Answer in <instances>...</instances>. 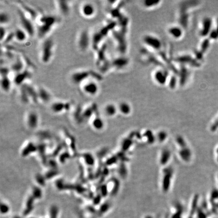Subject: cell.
Returning a JSON list of instances; mask_svg holds the SVG:
<instances>
[{
  "instance_id": "1",
  "label": "cell",
  "mask_w": 218,
  "mask_h": 218,
  "mask_svg": "<svg viewBox=\"0 0 218 218\" xmlns=\"http://www.w3.org/2000/svg\"><path fill=\"white\" fill-rule=\"evenodd\" d=\"M36 21L37 22L36 35L39 38L42 39H44L48 37V35L58 22V20L56 17L50 15H38Z\"/></svg>"
},
{
  "instance_id": "2",
  "label": "cell",
  "mask_w": 218,
  "mask_h": 218,
  "mask_svg": "<svg viewBox=\"0 0 218 218\" xmlns=\"http://www.w3.org/2000/svg\"><path fill=\"white\" fill-rule=\"evenodd\" d=\"M99 80L100 77L98 74L92 70H80L73 72L70 76V80L73 84L81 85L83 83L90 79Z\"/></svg>"
},
{
  "instance_id": "3",
  "label": "cell",
  "mask_w": 218,
  "mask_h": 218,
  "mask_svg": "<svg viewBox=\"0 0 218 218\" xmlns=\"http://www.w3.org/2000/svg\"><path fill=\"white\" fill-rule=\"evenodd\" d=\"M55 42L51 37L44 38L40 48V58L41 61L44 64L49 63L53 59L54 54Z\"/></svg>"
},
{
  "instance_id": "4",
  "label": "cell",
  "mask_w": 218,
  "mask_h": 218,
  "mask_svg": "<svg viewBox=\"0 0 218 218\" xmlns=\"http://www.w3.org/2000/svg\"><path fill=\"white\" fill-rule=\"evenodd\" d=\"M17 13L21 25L20 27L27 33L29 36L33 37L36 34V27L33 23V20L21 8H19L17 10Z\"/></svg>"
},
{
  "instance_id": "5",
  "label": "cell",
  "mask_w": 218,
  "mask_h": 218,
  "mask_svg": "<svg viewBox=\"0 0 218 218\" xmlns=\"http://www.w3.org/2000/svg\"><path fill=\"white\" fill-rule=\"evenodd\" d=\"M76 44L78 49L82 53L88 51L91 46V36L88 29H82L78 33Z\"/></svg>"
},
{
  "instance_id": "6",
  "label": "cell",
  "mask_w": 218,
  "mask_h": 218,
  "mask_svg": "<svg viewBox=\"0 0 218 218\" xmlns=\"http://www.w3.org/2000/svg\"><path fill=\"white\" fill-rule=\"evenodd\" d=\"M80 87L83 93L91 97L97 95L99 91V86L97 81L93 78L83 83Z\"/></svg>"
},
{
  "instance_id": "7",
  "label": "cell",
  "mask_w": 218,
  "mask_h": 218,
  "mask_svg": "<svg viewBox=\"0 0 218 218\" xmlns=\"http://www.w3.org/2000/svg\"><path fill=\"white\" fill-rule=\"evenodd\" d=\"M81 15L86 18L93 17L96 13V9L94 4L91 2H86L81 4L80 7Z\"/></svg>"
},
{
  "instance_id": "8",
  "label": "cell",
  "mask_w": 218,
  "mask_h": 218,
  "mask_svg": "<svg viewBox=\"0 0 218 218\" xmlns=\"http://www.w3.org/2000/svg\"><path fill=\"white\" fill-rule=\"evenodd\" d=\"M32 77V74L29 70L26 68L22 72L16 74L13 79V82L16 85L19 87L27 83Z\"/></svg>"
},
{
  "instance_id": "9",
  "label": "cell",
  "mask_w": 218,
  "mask_h": 218,
  "mask_svg": "<svg viewBox=\"0 0 218 218\" xmlns=\"http://www.w3.org/2000/svg\"><path fill=\"white\" fill-rule=\"evenodd\" d=\"M56 9L62 15L67 16L70 13L71 6L70 2L68 1H55Z\"/></svg>"
},
{
  "instance_id": "10",
  "label": "cell",
  "mask_w": 218,
  "mask_h": 218,
  "mask_svg": "<svg viewBox=\"0 0 218 218\" xmlns=\"http://www.w3.org/2000/svg\"><path fill=\"white\" fill-rule=\"evenodd\" d=\"M10 69L11 71L15 73V74L22 72L26 69L24 61L20 57H17L14 62L12 64Z\"/></svg>"
},
{
  "instance_id": "11",
  "label": "cell",
  "mask_w": 218,
  "mask_h": 218,
  "mask_svg": "<svg viewBox=\"0 0 218 218\" xmlns=\"http://www.w3.org/2000/svg\"><path fill=\"white\" fill-rule=\"evenodd\" d=\"M39 101L43 103H49L52 99V94L50 91L43 86H39L37 88Z\"/></svg>"
},
{
  "instance_id": "12",
  "label": "cell",
  "mask_w": 218,
  "mask_h": 218,
  "mask_svg": "<svg viewBox=\"0 0 218 218\" xmlns=\"http://www.w3.org/2000/svg\"><path fill=\"white\" fill-rule=\"evenodd\" d=\"M145 43L153 49L158 50L161 47L162 43L158 38L151 36H146L144 38Z\"/></svg>"
},
{
  "instance_id": "13",
  "label": "cell",
  "mask_w": 218,
  "mask_h": 218,
  "mask_svg": "<svg viewBox=\"0 0 218 218\" xmlns=\"http://www.w3.org/2000/svg\"><path fill=\"white\" fill-rule=\"evenodd\" d=\"M13 33L14 40L20 42H24L29 36L27 33L21 27H18L15 29Z\"/></svg>"
},
{
  "instance_id": "14",
  "label": "cell",
  "mask_w": 218,
  "mask_h": 218,
  "mask_svg": "<svg viewBox=\"0 0 218 218\" xmlns=\"http://www.w3.org/2000/svg\"><path fill=\"white\" fill-rule=\"evenodd\" d=\"M70 107V104L69 102L64 103L58 101L55 102L52 104L51 110L55 113H60L66 109H69Z\"/></svg>"
},
{
  "instance_id": "15",
  "label": "cell",
  "mask_w": 218,
  "mask_h": 218,
  "mask_svg": "<svg viewBox=\"0 0 218 218\" xmlns=\"http://www.w3.org/2000/svg\"><path fill=\"white\" fill-rule=\"evenodd\" d=\"M1 88L4 93H8L11 88L12 81L10 79L9 75L1 76Z\"/></svg>"
},
{
  "instance_id": "16",
  "label": "cell",
  "mask_w": 218,
  "mask_h": 218,
  "mask_svg": "<svg viewBox=\"0 0 218 218\" xmlns=\"http://www.w3.org/2000/svg\"><path fill=\"white\" fill-rule=\"evenodd\" d=\"M167 73L162 70H158L155 72L154 75L155 79L160 84H164L167 80Z\"/></svg>"
},
{
  "instance_id": "17",
  "label": "cell",
  "mask_w": 218,
  "mask_h": 218,
  "mask_svg": "<svg viewBox=\"0 0 218 218\" xmlns=\"http://www.w3.org/2000/svg\"><path fill=\"white\" fill-rule=\"evenodd\" d=\"M168 32L173 37L176 39L180 38L183 34L182 29L178 26H172L169 28Z\"/></svg>"
},
{
  "instance_id": "18",
  "label": "cell",
  "mask_w": 218,
  "mask_h": 218,
  "mask_svg": "<svg viewBox=\"0 0 218 218\" xmlns=\"http://www.w3.org/2000/svg\"><path fill=\"white\" fill-rule=\"evenodd\" d=\"M27 120L28 124L31 127L33 125H36L38 121V116L36 113L33 111L29 112L27 116Z\"/></svg>"
},
{
  "instance_id": "19",
  "label": "cell",
  "mask_w": 218,
  "mask_h": 218,
  "mask_svg": "<svg viewBox=\"0 0 218 218\" xmlns=\"http://www.w3.org/2000/svg\"><path fill=\"white\" fill-rule=\"evenodd\" d=\"M19 93L21 101L23 103H28L30 102V100L29 98V96L23 85L20 86Z\"/></svg>"
},
{
  "instance_id": "20",
  "label": "cell",
  "mask_w": 218,
  "mask_h": 218,
  "mask_svg": "<svg viewBox=\"0 0 218 218\" xmlns=\"http://www.w3.org/2000/svg\"><path fill=\"white\" fill-rule=\"evenodd\" d=\"M11 21V17L7 12L1 11L0 13V23L1 26H5L8 24Z\"/></svg>"
},
{
  "instance_id": "21",
  "label": "cell",
  "mask_w": 218,
  "mask_h": 218,
  "mask_svg": "<svg viewBox=\"0 0 218 218\" xmlns=\"http://www.w3.org/2000/svg\"><path fill=\"white\" fill-rule=\"evenodd\" d=\"M116 111L117 109L116 107L114 106V104H107L104 109V113H105L108 116H114L116 114Z\"/></svg>"
},
{
  "instance_id": "22",
  "label": "cell",
  "mask_w": 218,
  "mask_h": 218,
  "mask_svg": "<svg viewBox=\"0 0 218 218\" xmlns=\"http://www.w3.org/2000/svg\"><path fill=\"white\" fill-rule=\"evenodd\" d=\"M103 120L99 117H97L93 121V126L94 128L97 129H102L103 127Z\"/></svg>"
},
{
  "instance_id": "23",
  "label": "cell",
  "mask_w": 218,
  "mask_h": 218,
  "mask_svg": "<svg viewBox=\"0 0 218 218\" xmlns=\"http://www.w3.org/2000/svg\"><path fill=\"white\" fill-rule=\"evenodd\" d=\"M119 110L123 114H128L130 111V107L128 104L126 103H122L120 104Z\"/></svg>"
},
{
  "instance_id": "24",
  "label": "cell",
  "mask_w": 218,
  "mask_h": 218,
  "mask_svg": "<svg viewBox=\"0 0 218 218\" xmlns=\"http://www.w3.org/2000/svg\"><path fill=\"white\" fill-rule=\"evenodd\" d=\"M7 31L5 27L3 26H1V29H0V37H1V42L2 43L4 40H5V39L7 36Z\"/></svg>"
},
{
  "instance_id": "25",
  "label": "cell",
  "mask_w": 218,
  "mask_h": 218,
  "mask_svg": "<svg viewBox=\"0 0 218 218\" xmlns=\"http://www.w3.org/2000/svg\"><path fill=\"white\" fill-rule=\"evenodd\" d=\"M160 1H145L144 2V5L146 7H152L158 5Z\"/></svg>"
}]
</instances>
